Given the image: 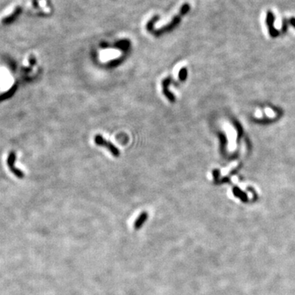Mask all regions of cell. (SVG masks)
Returning a JSON list of instances; mask_svg holds the SVG:
<instances>
[{
    "label": "cell",
    "mask_w": 295,
    "mask_h": 295,
    "mask_svg": "<svg viewBox=\"0 0 295 295\" xmlns=\"http://www.w3.org/2000/svg\"><path fill=\"white\" fill-rule=\"evenodd\" d=\"M95 142H96V144L98 145L106 146L107 149L110 150L111 152L112 153V154L115 155V156H118V155L120 154L119 150H118L112 144H111L110 142H108L107 140H104L101 135H96V137H95Z\"/></svg>",
    "instance_id": "1"
},
{
    "label": "cell",
    "mask_w": 295,
    "mask_h": 295,
    "mask_svg": "<svg viewBox=\"0 0 295 295\" xmlns=\"http://www.w3.org/2000/svg\"><path fill=\"white\" fill-rule=\"evenodd\" d=\"M148 217H149V214L146 212H143L142 213L139 215L138 218L135 220V224H134V228L135 230H139V229L142 227L146 222V220H148Z\"/></svg>",
    "instance_id": "2"
},
{
    "label": "cell",
    "mask_w": 295,
    "mask_h": 295,
    "mask_svg": "<svg viewBox=\"0 0 295 295\" xmlns=\"http://www.w3.org/2000/svg\"><path fill=\"white\" fill-rule=\"evenodd\" d=\"M234 194H235V195H237V196H238L239 198H241V199L242 200H244V201H246L247 200V197H246V195L244 194V193H242L241 191H239L238 189H235L234 190Z\"/></svg>",
    "instance_id": "3"
},
{
    "label": "cell",
    "mask_w": 295,
    "mask_h": 295,
    "mask_svg": "<svg viewBox=\"0 0 295 295\" xmlns=\"http://www.w3.org/2000/svg\"><path fill=\"white\" fill-rule=\"evenodd\" d=\"M186 76H187V70H186L185 68H183V69H181L180 71L179 77H180V79L181 80H185V78H186Z\"/></svg>",
    "instance_id": "4"
},
{
    "label": "cell",
    "mask_w": 295,
    "mask_h": 295,
    "mask_svg": "<svg viewBox=\"0 0 295 295\" xmlns=\"http://www.w3.org/2000/svg\"><path fill=\"white\" fill-rule=\"evenodd\" d=\"M291 23H292V24H293V25H295V20H294V19H292Z\"/></svg>",
    "instance_id": "5"
}]
</instances>
